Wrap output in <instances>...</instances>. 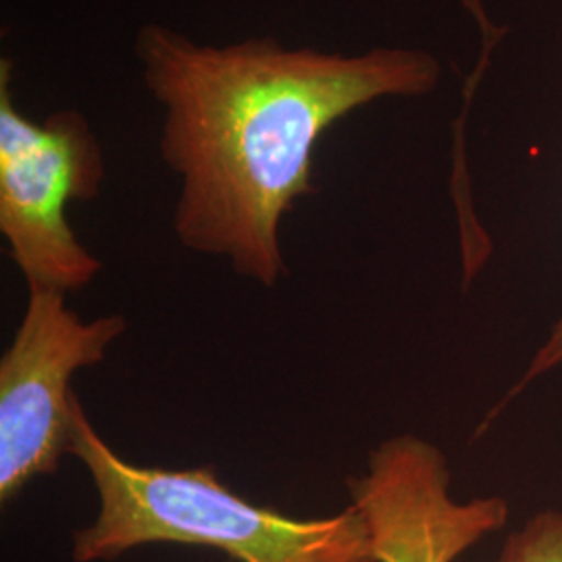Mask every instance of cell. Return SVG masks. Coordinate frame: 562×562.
Returning <instances> with one entry per match:
<instances>
[{
	"label": "cell",
	"mask_w": 562,
	"mask_h": 562,
	"mask_svg": "<svg viewBox=\"0 0 562 562\" xmlns=\"http://www.w3.org/2000/svg\"><path fill=\"white\" fill-rule=\"evenodd\" d=\"M134 53L161 104V159L181 180L176 238L265 288L285 276L281 220L313 192L323 134L364 104L425 97L442 78L423 48L201 44L161 23L142 25Z\"/></svg>",
	"instance_id": "cell-1"
},
{
	"label": "cell",
	"mask_w": 562,
	"mask_h": 562,
	"mask_svg": "<svg viewBox=\"0 0 562 562\" xmlns=\"http://www.w3.org/2000/svg\"><path fill=\"white\" fill-rule=\"evenodd\" d=\"M69 454L99 492L97 521L74 533L76 562L115 561L148 543L215 548L238 562H378L357 506L296 519L234 494L213 467L162 469L121 459L74 398Z\"/></svg>",
	"instance_id": "cell-2"
},
{
	"label": "cell",
	"mask_w": 562,
	"mask_h": 562,
	"mask_svg": "<svg viewBox=\"0 0 562 562\" xmlns=\"http://www.w3.org/2000/svg\"><path fill=\"white\" fill-rule=\"evenodd\" d=\"M13 60L0 59V234L27 290H83L102 265L67 220L69 202L94 201L101 144L76 109L34 121L13 97Z\"/></svg>",
	"instance_id": "cell-3"
},
{
	"label": "cell",
	"mask_w": 562,
	"mask_h": 562,
	"mask_svg": "<svg viewBox=\"0 0 562 562\" xmlns=\"http://www.w3.org/2000/svg\"><path fill=\"white\" fill-rule=\"evenodd\" d=\"M127 329L121 315L81 322L65 294L27 290V304L0 361V503L55 473L69 452L71 378L106 357Z\"/></svg>",
	"instance_id": "cell-4"
},
{
	"label": "cell",
	"mask_w": 562,
	"mask_h": 562,
	"mask_svg": "<svg viewBox=\"0 0 562 562\" xmlns=\"http://www.w3.org/2000/svg\"><path fill=\"white\" fill-rule=\"evenodd\" d=\"M348 490L378 562H454L508 519L503 498L454 501L442 452L417 436L385 440Z\"/></svg>",
	"instance_id": "cell-5"
},
{
	"label": "cell",
	"mask_w": 562,
	"mask_h": 562,
	"mask_svg": "<svg viewBox=\"0 0 562 562\" xmlns=\"http://www.w3.org/2000/svg\"><path fill=\"white\" fill-rule=\"evenodd\" d=\"M498 562H562V513L536 515L506 543Z\"/></svg>",
	"instance_id": "cell-6"
},
{
	"label": "cell",
	"mask_w": 562,
	"mask_h": 562,
	"mask_svg": "<svg viewBox=\"0 0 562 562\" xmlns=\"http://www.w3.org/2000/svg\"><path fill=\"white\" fill-rule=\"evenodd\" d=\"M461 2L462 7L469 11V15L477 23L480 34H482V53H480V60H477L473 74L469 76V80L464 83V86H467L464 90H467L469 94H475L477 88H480L483 71H485L487 63H490V55H492V50H496L498 42H501V38L504 36V27H498L494 21L490 20V15H487V11H485V7H483V0H461Z\"/></svg>",
	"instance_id": "cell-7"
},
{
	"label": "cell",
	"mask_w": 562,
	"mask_h": 562,
	"mask_svg": "<svg viewBox=\"0 0 562 562\" xmlns=\"http://www.w3.org/2000/svg\"><path fill=\"white\" fill-rule=\"evenodd\" d=\"M562 364V319L554 325V329L550 331V338L546 340L542 348L536 352L533 361L527 367V373L522 378L521 385L533 382L536 378H540L543 373L552 371L554 367Z\"/></svg>",
	"instance_id": "cell-8"
}]
</instances>
